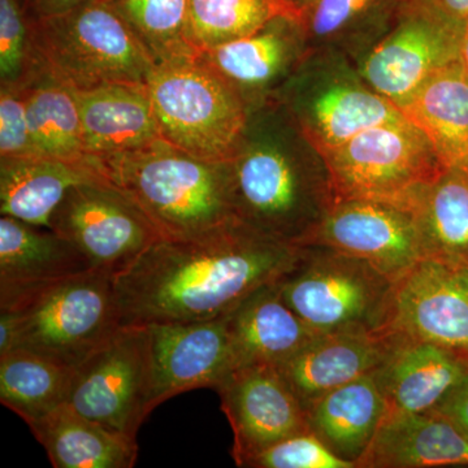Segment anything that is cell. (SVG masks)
<instances>
[{
	"label": "cell",
	"instance_id": "cell-1",
	"mask_svg": "<svg viewBox=\"0 0 468 468\" xmlns=\"http://www.w3.org/2000/svg\"><path fill=\"white\" fill-rule=\"evenodd\" d=\"M302 252L237 218L190 239L160 237L115 275L120 324L223 318L252 292L279 282Z\"/></svg>",
	"mask_w": 468,
	"mask_h": 468
},
{
	"label": "cell",
	"instance_id": "cell-2",
	"mask_svg": "<svg viewBox=\"0 0 468 468\" xmlns=\"http://www.w3.org/2000/svg\"><path fill=\"white\" fill-rule=\"evenodd\" d=\"M276 98L250 109L230 160L234 217L270 239L303 246L335 203L324 165Z\"/></svg>",
	"mask_w": 468,
	"mask_h": 468
},
{
	"label": "cell",
	"instance_id": "cell-3",
	"mask_svg": "<svg viewBox=\"0 0 468 468\" xmlns=\"http://www.w3.org/2000/svg\"><path fill=\"white\" fill-rule=\"evenodd\" d=\"M165 239H190L236 218L230 162H208L165 140L92 158Z\"/></svg>",
	"mask_w": 468,
	"mask_h": 468
},
{
	"label": "cell",
	"instance_id": "cell-4",
	"mask_svg": "<svg viewBox=\"0 0 468 468\" xmlns=\"http://www.w3.org/2000/svg\"><path fill=\"white\" fill-rule=\"evenodd\" d=\"M0 314L14 324L11 350L72 368L122 328L115 275L100 268L43 284L0 286Z\"/></svg>",
	"mask_w": 468,
	"mask_h": 468
},
{
	"label": "cell",
	"instance_id": "cell-5",
	"mask_svg": "<svg viewBox=\"0 0 468 468\" xmlns=\"http://www.w3.org/2000/svg\"><path fill=\"white\" fill-rule=\"evenodd\" d=\"M27 23L37 61L75 90L116 82L147 84L155 69L109 0H86L64 14Z\"/></svg>",
	"mask_w": 468,
	"mask_h": 468
},
{
	"label": "cell",
	"instance_id": "cell-6",
	"mask_svg": "<svg viewBox=\"0 0 468 468\" xmlns=\"http://www.w3.org/2000/svg\"><path fill=\"white\" fill-rule=\"evenodd\" d=\"M165 143L208 162H230L248 126L241 94L198 58L156 66L147 81Z\"/></svg>",
	"mask_w": 468,
	"mask_h": 468
},
{
	"label": "cell",
	"instance_id": "cell-7",
	"mask_svg": "<svg viewBox=\"0 0 468 468\" xmlns=\"http://www.w3.org/2000/svg\"><path fill=\"white\" fill-rule=\"evenodd\" d=\"M393 282L368 261L307 246L277 288L286 304L318 335L384 331Z\"/></svg>",
	"mask_w": 468,
	"mask_h": 468
},
{
	"label": "cell",
	"instance_id": "cell-8",
	"mask_svg": "<svg viewBox=\"0 0 468 468\" xmlns=\"http://www.w3.org/2000/svg\"><path fill=\"white\" fill-rule=\"evenodd\" d=\"M322 162L335 202L372 199L412 211L445 167L426 134L406 117L362 132Z\"/></svg>",
	"mask_w": 468,
	"mask_h": 468
},
{
	"label": "cell",
	"instance_id": "cell-9",
	"mask_svg": "<svg viewBox=\"0 0 468 468\" xmlns=\"http://www.w3.org/2000/svg\"><path fill=\"white\" fill-rule=\"evenodd\" d=\"M151 401L149 328L131 325L122 326L73 367L66 403L95 423L135 439L153 411Z\"/></svg>",
	"mask_w": 468,
	"mask_h": 468
},
{
	"label": "cell",
	"instance_id": "cell-10",
	"mask_svg": "<svg viewBox=\"0 0 468 468\" xmlns=\"http://www.w3.org/2000/svg\"><path fill=\"white\" fill-rule=\"evenodd\" d=\"M51 229L92 267L113 275L162 237L143 209L109 180L73 186L52 215Z\"/></svg>",
	"mask_w": 468,
	"mask_h": 468
},
{
	"label": "cell",
	"instance_id": "cell-11",
	"mask_svg": "<svg viewBox=\"0 0 468 468\" xmlns=\"http://www.w3.org/2000/svg\"><path fill=\"white\" fill-rule=\"evenodd\" d=\"M384 331L468 358V264L426 257L397 277Z\"/></svg>",
	"mask_w": 468,
	"mask_h": 468
},
{
	"label": "cell",
	"instance_id": "cell-12",
	"mask_svg": "<svg viewBox=\"0 0 468 468\" xmlns=\"http://www.w3.org/2000/svg\"><path fill=\"white\" fill-rule=\"evenodd\" d=\"M462 33L427 8L401 3L389 32L363 60L360 80L399 109L428 79L460 60Z\"/></svg>",
	"mask_w": 468,
	"mask_h": 468
},
{
	"label": "cell",
	"instance_id": "cell-13",
	"mask_svg": "<svg viewBox=\"0 0 468 468\" xmlns=\"http://www.w3.org/2000/svg\"><path fill=\"white\" fill-rule=\"evenodd\" d=\"M275 98L319 159L369 128L405 117L363 80L350 77H335L318 88L306 73H297L289 77Z\"/></svg>",
	"mask_w": 468,
	"mask_h": 468
},
{
	"label": "cell",
	"instance_id": "cell-14",
	"mask_svg": "<svg viewBox=\"0 0 468 468\" xmlns=\"http://www.w3.org/2000/svg\"><path fill=\"white\" fill-rule=\"evenodd\" d=\"M307 246L359 258L393 280L427 257L415 212L372 199L335 201Z\"/></svg>",
	"mask_w": 468,
	"mask_h": 468
},
{
	"label": "cell",
	"instance_id": "cell-15",
	"mask_svg": "<svg viewBox=\"0 0 468 468\" xmlns=\"http://www.w3.org/2000/svg\"><path fill=\"white\" fill-rule=\"evenodd\" d=\"M217 392L232 428V457L239 467L268 446L310 431L306 410L273 366L234 368Z\"/></svg>",
	"mask_w": 468,
	"mask_h": 468
},
{
	"label": "cell",
	"instance_id": "cell-16",
	"mask_svg": "<svg viewBox=\"0 0 468 468\" xmlns=\"http://www.w3.org/2000/svg\"><path fill=\"white\" fill-rule=\"evenodd\" d=\"M153 358V401L158 408L177 394L214 388L237 368L227 316L147 325Z\"/></svg>",
	"mask_w": 468,
	"mask_h": 468
},
{
	"label": "cell",
	"instance_id": "cell-17",
	"mask_svg": "<svg viewBox=\"0 0 468 468\" xmlns=\"http://www.w3.org/2000/svg\"><path fill=\"white\" fill-rule=\"evenodd\" d=\"M303 46L297 21L279 16L258 32L202 52L198 58L252 109L276 97L300 64Z\"/></svg>",
	"mask_w": 468,
	"mask_h": 468
},
{
	"label": "cell",
	"instance_id": "cell-18",
	"mask_svg": "<svg viewBox=\"0 0 468 468\" xmlns=\"http://www.w3.org/2000/svg\"><path fill=\"white\" fill-rule=\"evenodd\" d=\"M396 343L397 335L385 331L318 335L277 368L306 410L335 388L377 372Z\"/></svg>",
	"mask_w": 468,
	"mask_h": 468
},
{
	"label": "cell",
	"instance_id": "cell-19",
	"mask_svg": "<svg viewBox=\"0 0 468 468\" xmlns=\"http://www.w3.org/2000/svg\"><path fill=\"white\" fill-rule=\"evenodd\" d=\"M467 375L466 356L399 335L384 365L375 372L390 412H432Z\"/></svg>",
	"mask_w": 468,
	"mask_h": 468
},
{
	"label": "cell",
	"instance_id": "cell-20",
	"mask_svg": "<svg viewBox=\"0 0 468 468\" xmlns=\"http://www.w3.org/2000/svg\"><path fill=\"white\" fill-rule=\"evenodd\" d=\"M468 467V439L436 412L387 411L358 468Z\"/></svg>",
	"mask_w": 468,
	"mask_h": 468
},
{
	"label": "cell",
	"instance_id": "cell-21",
	"mask_svg": "<svg viewBox=\"0 0 468 468\" xmlns=\"http://www.w3.org/2000/svg\"><path fill=\"white\" fill-rule=\"evenodd\" d=\"M88 158L133 151L160 140L146 84L116 82L76 90Z\"/></svg>",
	"mask_w": 468,
	"mask_h": 468
},
{
	"label": "cell",
	"instance_id": "cell-22",
	"mask_svg": "<svg viewBox=\"0 0 468 468\" xmlns=\"http://www.w3.org/2000/svg\"><path fill=\"white\" fill-rule=\"evenodd\" d=\"M100 180L107 178L91 158H0V212L51 229L52 215L68 192L76 185Z\"/></svg>",
	"mask_w": 468,
	"mask_h": 468
},
{
	"label": "cell",
	"instance_id": "cell-23",
	"mask_svg": "<svg viewBox=\"0 0 468 468\" xmlns=\"http://www.w3.org/2000/svg\"><path fill=\"white\" fill-rule=\"evenodd\" d=\"M227 318L237 367L248 365L280 367L315 337L282 300L277 282L252 292Z\"/></svg>",
	"mask_w": 468,
	"mask_h": 468
},
{
	"label": "cell",
	"instance_id": "cell-24",
	"mask_svg": "<svg viewBox=\"0 0 468 468\" xmlns=\"http://www.w3.org/2000/svg\"><path fill=\"white\" fill-rule=\"evenodd\" d=\"M387 411L375 372L335 388L306 409L311 432L356 468Z\"/></svg>",
	"mask_w": 468,
	"mask_h": 468
},
{
	"label": "cell",
	"instance_id": "cell-25",
	"mask_svg": "<svg viewBox=\"0 0 468 468\" xmlns=\"http://www.w3.org/2000/svg\"><path fill=\"white\" fill-rule=\"evenodd\" d=\"M55 468H131L137 440L113 432L68 403L27 424Z\"/></svg>",
	"mask_w": 468,
	"mask_h": 468
},
{
	"label": "cell",
	"instance_id": "cell-26",
	"mask_svg": "<svg viewBox=\"0 0 468 468\" xmlns=\"http://www.w3.org/2000/svg\"><path fill=\"white\" fill-rule=\"evenodd\" d=\"M399 110L426 134L443 165L468 163V76L460 60L428 79Z\"/></svg>",
	"mask_w": 468,
	"mask_h": 468
},
{
	"label": "cell",
	"instance_id": "cell-27",
	"mask_svg": "<svg viewBox=\"0 0 468 468\" xmlns=\"http://www.w3.org/2000/svg\"><path fill=\"white\" fill-rule=\"evenodd\" d=\"M91 268L85 255L54 230L0 218V286L43 284Z\"/></svg>",
	"mask_w": 468,
	"mask_h": 468
},
{
	"label": "cell",
	"instance_id": "cell-28",
	"mask_svg": "<svg viewBox=\"0 0 468 468\" xmlns=\"http://www.w3.org/2000/svg\"><path fill=\"white\" fill-rule=\"evenodd\" d=\"M18 86L26 92L27 122L37 156L66 162L88 160L75 89L52 77L38 61L27 84Z\"/></svg>",
	"mask_w": 468,
	"mask_h": 468
},
{
	"label": "cell",
	"instance_id": "cell-29",
	"mask_svg": "<svg viewBox=\"0 0 468 468\" xmlns=\"http://www.w3.org/2000/svg\"><path fill=\"white\" fill-rule=\"evenodd\" d=\"M414 212L427 257L468 264V163L445 165Z\"/></svg>",
	"mask_w": 468,
	"mask_h": 468
},
{
	"label": "cell",
	"instance_id": "cell-30",
	"mask_svg": "<svg viewBox=\"0 0 468 468\" xmlns=\"http://www.w3.org/2000/svg\"><path fill=\"white\" fill-rule=\"evenodd\" d=\"M72 367L33 351L0 356V402L27 424L67 402Z\"/></svg>",
	"mask_w": 468,
	"mask_h": 468
},
{
	"label": "cell",
	"instance_id": "cell-31",
	"mask_svg": "<svg viewBox=\"0 0 468 468\" xmlns=\"http://www.w3.org/2000/svg\"><path fill=\"white\" fill-rule=\"evenodd\" d=\"M155 66L194 60L189 0H111Z\"/></svg>",
	"mask_w": 468,
	"mask_h": 468
},
{
	"label": "cell",
	"instance_id": "cell-32",
	"mask_svg": "<svg viewBox=\"0 0 468 468\" xmlns=\"http://www.w3.org/2000/svg\"><path fill=\"white\" fill-rule=\"evenodd\" d=\"M401 0H307L297 24L304 46L338 42L392 26Z\"/></svg>",
	"mask_w": 468,
	"mask_h": 468
},
{
	"label": "cell",
	"instance_id": "cell-33",
	"mask_svg": "<svg viewBox=\"0 0 468 468\" xmlns=\"http://www.w3.org/2000/svg\"><path fill=\"white\" fill-rule=\"evenodd\" d=\"M279 16L286 15L275 0H189L190 41L201 55L250 36Z\"/></svg>",
	"mask_w": 468,
	"mask_h": 468
},
{
	"label": "cell",
	"instance_id": "cell-34",
	"mask_svg": "<svg viewBox=\"0 0 468 468\" xmlns=\"http://www.w3.org/2000/svg\"><path fill=\"white\" fill-rule=\"evenodd\" d=\"M37 67L20 0H0V85H24Z\"/></svg>",
	"mask_w": 468,
	"mask_h": 468
},
{
	"label": "cell",
	"instance_id": "cell-35",
	"mask_svg": "<svg viewBox=\"0 0 468 468\" xmlns=\"http://www.w3.org/2000/svg\"><path fill=\"white\" fill-rule=\"evenodd\" d=\"M250 468H356L335 455L318 436L309 432L286 437L243 464Z\"/></svg>",
	"mask_w": 468,
	"mask_h": 468
},
{
	"label": "cell",
	"instance_id": "cell-36",
	"mask_svg": "<svg viewBox=\"0 0 468 468\" xmlns=\"http://www.w3.org/2000/svg\"><path fill=\"white\" fill-rule=\"evenodd\" d=\"M37 156L23 86H0V158Z\"/></svg>",
	"mask_w": 468,
	"mask_h": 468
},
{
	"label": "cell",
	"instance_id": "cell-37",
	"mask_svg": "<svg viewBox=\"0 0 468 468\" xmlns=\"http://www.w3.org/2000/svg\"><path fill=\"white\" fill-rule=\"evenodd\" d=\"M432 412L451 420L468 439V375Z\"/></svg>",
	"mask_w": 468,
	"mask_h": 468
},
{
	"label": "cell",
	"instance_id": "cell-38",
	"mask_svg": "<svg viewBox=\"0 0 468 468\" xmlns=\"http://www.w3.org/2000/svg\"><path fill=\"white\" fill-rule=\"evenodd\" d=\"M401 3L427 8L462 29L468 23V0H401Z\"/></svg>",
	"mask_w": 468,
	"mask_h": 468
},
{
	"label": "cell",
	"instance_id": "cell-39",
	"mask_svg": "<svg viewBox=\"0 0 468 468\" xmlns=\"http://www.w3.org/2000/svg\"><path fill=\"white\" fill-rule=\"evenodd\" d=\"M86 0H20L27 21L57 16L77 7Z\"/></svg>",
	"mask_w": 468,
	"mask_h": 468
},
{
	"label": "cell",
	"instance_id": "cell-40",
	"mask_svg": "<svg viewBox=\"0 0 468 468\" xmlns=\"http://www.w3.org/2000/svg\"><path fill=\"white\" fill-rule=\"evenodd\" d=\"M275 2L276 5L284 11L286 16L297 21L307 0H275Z\"/></svg>",
	"mask_w": 468,
	"mask_h": 468
},
{
	"label": "cell",
	"instance_id": "cell-41",
	"mask_svg": "<svg viewBox=\"0 0 468 468\" xmlns=\"http://www.w3.org/2000/svg\"><path fill=\"white\" fill-rule=\"evenodd\" d=\"M460 61L468 76V23L463 27L461 39Z\"/></svg>",
	"mask_w": 468,
	"mask_h": 468
},
{
	"label": "cell",
	"instance_id": "cell-42",
	"mask_svg": "<svg viewBox=\"0 0 468 468\" xmlns=\"http://www.w3.org/2000/svg\"><path fill=\"white\" fill-rule=\"evenodd\" d=\"M109 2H111V0H109Z\"/></svg>",
	"mask_w": 468,
	"mask_h": 468
}]
</instances>
